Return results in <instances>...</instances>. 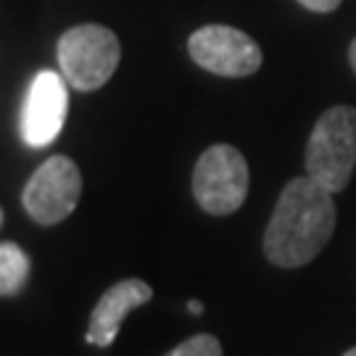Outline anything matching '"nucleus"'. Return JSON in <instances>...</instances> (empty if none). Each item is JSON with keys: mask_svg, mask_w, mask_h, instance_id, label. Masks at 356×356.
Returning <instances> with one entry per match:
<instances>
[{"mask_svg": "<svg viewBox=\"0 0 356 356\" xmlns=\"http://www.w3.org/2000/svg\"><path fill=\"white\" fill-rule=\"evenodd\" d=\"M332 195L335 193L309 175L291 179L282 188L264 232V254L272 264L296 269L317 259L335 229Z\"/></svg>", "mask_w": 356, "mask_h": 356, "instance_id": "1", "label": "nucleus"}, {"mask_svg": "<svg viewBox=\"0 0 356 356\" xmlns=\"http://www.w3.org/2000/svg\"><path fill=\"white\" fill-rule=\"evenodd\" d=\"M356 166V108L332 106L306 143V175L330 193L346 191Z\"/></svg>", "mask_w": 356, "mask_h": 356, "instance_id": "2", "label": "nucleus"}, {"mask_svg": "<svg viewBox=\"0 0 356 356\" xmlns=\"http://www.w3.org/2000/svg\"><path fill=\"white\" fill-rule=\"evenodd\" d=\"M56 58L61 74L72 88L92 92L114 76L122 58V45L108 26L76 24L58 38Z\"/></svg>", "mask_w": 356, "mask_h": 356, "instance_id": "3", "label": "nucleus"}, {"mask_svg": "<svg viewBox=\"0 0 356 356\" xmlns=\"http://www.w3.org/2000/svg\"><path fill=\"white\" fill-rule=\"evenodd\" d=\"M248 164L232 145H211L193 169V195L206 214H235L248 195Z\"/></svg>", "mask_w": 356, "mask_h": 356, "instance_id": "4", "label": "nucleus"}, {"mask_svg": "<svg viewBox=\"0 0 356 356\" xmlns=\"http://www.w3.org/2000/svg\"><path fill=\"white\" fill-rule=\"evenodd\" d=\"M79 195H82L79 166L69 156H51L29 177L22 193V204L38 225L53 227L74 211Z\"/></svg>", "mask_w": 356, "mask_h": 356, "instance_id": "5", "label": "nucleus"}, {"mask_svg": "<svg viewBox=\"0 0 356 356\" xmlns=\"http://www.w3.org/2000/svg\"><path fill=\"white\" fill-rule=\"evenodd\" d=\"M188 53L201 69L219 76H251L264 58L254 38L227 24L195 29L188 40Z\"/></svg>", "mask_w": 356, "mask_h": 356, "instance_id": "6", "label": "nucleus"}, {"mask_svg": "<svg viewBox=\"0 0 356 356\" xmlns=\"http://www.w3.org/2000/svg\"><path fill=\"white\" fill-rule=\"evenodd\" d=\"M69 111V92H66L64 74L56 72H40L26 90L24 106H22V140L29 148H45L51 145L66 122Z\"/></svg>", "mask_w": 356, "mask_h": 356, "instance_id": "7", "label": "nucleus"}, {"mask_svg": "<svg viewBox=\"0 0 356 356\" xmlns=\"http://www.w3.org/2000/svg\"><path fill=\"white\" fill-rule=\"evenodd\" d=\"M151 298L153 288L148 282L138 280V277H129V280L111 285L101 296V301L95 304L92 314H90L85 341L90 346H98V348H108L116 341V335L122 330V322L127 319L129 312L143 304H148Z\"/></svg>", "mask_w": 356, "mask_h": 356, "instance_id": "8", "label": "nucleus"}, {"mask_svg": "<svg viewBox=\"0 0 356 356\" xmlns=\"http://www.w3.org/2000/svg\"><path fill=\"white\" fill-rule=\"evenodd\" d=\"M32 261L16 243H0V296H16L29 280Z\"/></svg>", "mask_w": 356, "mask_h": 356, "instance_id": "9", "label": "nucleus"}, {"mask_svg": "<svg viewBox=\"0 0 356 356\" xmlns=\"http://www.w3.org/2000/svg\"><path fill=\"white\" fill-rule=\"evenodd\" d=\"M166 356H222V343L216 341L214 335L201 332V335H193L188 341H182Z\"/></svg>", "mask_w": 356, "mask_h": 356, "instance_id": "10", "label": "nucleus"}, {"mask_svg": "<svg viewBox=\"0 0 356 356\" xmlns=\"http://www.w3.org/2000/svg\"><path fill=\"white\" fill-rule=\"evenodd\" d=\"M298 3L314 13H330L341 6V0H298Z\"/></svg>", "mask_w": 356, "mask_h": 356, "instance_id": "11", "label": "nucleus"}, {"mask_svg": "<svg viewBox=\"0 0 356 356\" xmlns=\"http://www.w3.org/2000/svg\"><path fill=\"white\" fill-rule=\"evenodd\" d=\"M188 309H191V314H201V312H204V304H201V301H191Z\"/></svg>", "mask_w": 356, "mask_h": 356, "instance_id": "12", "label": "nucleus"}, {"mask_svg": "<svg viewBox=\"0 0 356 356\" xmlns=\"http://www.w3.org/2000/svg\"><path fill=\"white\" fill-rule=\"evenodd\" d=\"M348 61H351V66H354V72H356V40L351 42V48H348Z\"/></svg>", "mask_w": 356, "mask_h": 356, "instance_id": "13", "label": "nucleus"}, {"mask_svg": "<svg viewBox=\"0 0 356 356\" xmlns=\"http://www.w3.org/2000/svg\"><path fill=\"white\" fill-rule=\"evenodd\" d=\"M343 356H356V348H351V351H346Z\"/></svg>", "mask_w": 356, "mask_h": 356, "instance_id": "14", "label": "nucleus"}, {"mask_svg": "<svg viewBox=\"0 0 356 356\" xmlns=\"http://www.w3.org/2000/svg\"><path fill=\"white\" fill-rule=\"evenodd\" d=\"M0 225H3V209H0Z\"/></svg>", "mask_w": 356, "mask_h": 356, "instance_id": "15", "label": "nucleus"}]
</instances>
